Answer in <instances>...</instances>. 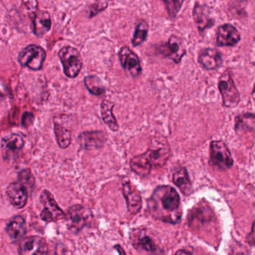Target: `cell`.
<instances>
[{
    "mask_svg": "<svg viewBox=\"0 0 255 255\" xmlns=\"http://www.w3.org/2000/svg\"><path fill=\"white\" fill-rule=\"evenodd\" d=\"M91 214L87 208L82 205H74L68 210V219L70 229L75 232H79L86 226Z\"/></svg>",
    "mask_w": 255,
    "mask_h": 255,
    "instance_id": "obj_12",
    "label": "cell"
},
{
    "mask_svg": "<svg viewBox=\"0 0 255 255\" xmlns=\"http://www.w3.org/2000/svg\"><path fill=\"white\" fill-rule=\"evenodd\" d=\"M247 241L250 245L255 246V221L253 224L251 233L247 237Z\"/></svg>",
    "mask_w": 255,
    "mask_h": 255,
    "instance_id": "obj_32",
    "label": "cell"
},
{
    "mask_svg": "<svg viewBox=\"0 0 255 255\" xmlns=\"http://www.w3.org/2000/svg\"><path fill=\"white\" fill-rule=\"evenodd\" d=\"M163 2L166 4L168 14H169L171 18L173 19V18L177 16L178 12H179L184 1H179V0H177V1H170V0L166 1V0H165V1H163Z\"/></svg>",
    "mask_w": 255,
    "mask_h": 255,
    "instance_id": "obj_28",
    "label": "cell"
},
{
    "mask_svg": "<svg viewBox=\"0 0 255 255\" xmlns=\"http://www.w3.org/2000/svg\"><path fill=\"white\" fill-rule=\"evenodd\" d=\"M193 18L199 31H203L206 28L214 25V19L208 12V7L205 5L196 3L193 9Z\"/></svg>",
    "mask_w": 255,
    "mask_h": 255,
    "instance_id": "obj_21",
    "label": "cell"
},
{
    "mask_svg": "<svg viewBox=\"0 0 255 255\" xmlns=\"http://www.w3.org/2000/svg\"><path fill=\"white\" fill-rule=\"evenodd\" d=\"M171 157V148L166 138L155 136L151 139L149 147L144 154L133 157L130 167L136 175L146 177L152 168L163 167Z\"/></svg>",
    "mask_w": 255,
    "mask_h": 255,
    "instance_id": "obj_2",
    "label": "cell"
},
{
    "mask_svg": "<svg viewBox=\"0 0 255 255\" xmlns=\"http://www.w3.org/2000/svg\"><path fill=\"white\" fill-rule=\"evenodd\" d=\"M40 203L44 209L40 214L42 220L46 223L56 222L66 218V214L57 205L52 195L47 190H44L40 195Z\"/></svg>",
    "mask_w": 255,
    "mask_h": 255,
    "instance_id": "obj_8",
    "label": "cell"
},
{
    "mask_svg": "<svg viewBox=\"0 0 255 255\" xmlns=\"http://www.w3.org/2000/svg\"><path fill=\"white\" fill-rule=\"evenodd\" d=\"M107 1H96L94 4H91L90 6V17H93V16H96L97 13L103 11V10H106L108 7Z\"/></svg>",
    "mask_w": 255,
    "mask_h": 255,
    "instance_id": "obj_29",
    "label": "cell"
},
{
    "mask_svg": "<svg viewBox=\"0 0 255 255\" xmlns=\"http://www.w3.org/2000/svg\"><path fill=\"white\" fill-rule=\"evenodd\" d=\"M241 40V34L234 25L225 24L219 27L217 33L218 46H235Z\"/></svg>",
    "mask_w": 255,
    "mask_h": 255,
    "instance_id": "obj_16",
    "label": "cell"
},
{
    "mask_svg": "<svg viewBox=\"0 0 255 255\" xmlns=\"http://www.w3.org/2000/svg\"><path fill=\"white\" fill-rule=\"evenodd\" d=\"M148 24L145 19H139L136 23L133 33V38L131 40L133 46H138L142 44L146 40L148 35Z\"/></svg>",
    "mask_w": 255,
    "mask_h": 255,
    "instance_id": "obj_25",
    "label": "cell"
},
{
    "mask_svg": "<svg viewBox=\"0 0 255 255\" xmlns=\"http://www.w3.org/2000/svg\"><path fill=\"white\" fill-rule=\"evenodd\" d=\"M159 52L166 58L178 64L187 52L184 40L178 36L172 34L167 42L160 45L157 48Z\"/></svg>",
    "mask_w": 255,
    "mask_h": 255,
    "instance_id": "obj_7",
    "label": "cell"
},
{
    "mask_svg": "<svg viewBox=\"0 0 255 255\" xmlns=\"http://www.w3.org/2000/svg\"><path fill=\"white\" fill-rule=\"evenodd\" d=\"M19 182L23 184L24 186H30L34 184V178L31 175V172L28 169L22 170L19 175Z\"/></svg>",
    "mask_w": 255,
    "mask_h": 255,
    "instance_id": "obj_30",
    "label": "cell"
},
{
    "mask_svg": "<svg viewBox=\"0 0 255 255\" xmlns=\"http://www.w3.org/2000/svg\"><path fill=\"white\" fill-rule=\"evenodd\" d=\"M52 26L51 16L47 11L39 10L34 13L32 19L33 32L37 37H43Z\"/></svg>",
    "mask_w": 255,
    "mask_h": 255,
    "instance_id": "obj_19",
    "label": "cell"
},
{
    "mask_svg": "<svg viewBox=\"0 0 255 255\" xmlns=\"http://www.w3.org/2000/svg\"><path fill=\"white\" fill-rule=\"evenodd\" d=\"M253 98H254L255 100V87H254V89H253Z\"/></svg>",
    "mask_w": 255,
    "mask_h": 255,
    "instance_id": "obj_35",
    "label": "cell"
},
{
    "mask_svg": "<svg viewBox=\"0 0 255 255\" xmlns=\"http://www.w3.org/2000/svg\"><path fill=\"white\" fill-rule=\"evenodd\" d=\"M199 64L206 70H215L223 64L221 53L217 49L206 48L201 50L199 55Z\"/></svg>",
    "mask_w": 255,
    "mask_h": 255,
    "instance_id": "obj_18",
    "label": "cell"
},
{
    "mask_svg": "<svg viewBox=\"0 0 255 255\" xmlns=\"http://www.w3.org/2000/svg\"><path fill=\"white\" fill-rule=\"evenodd\" d=\"M24 145V139L17 133H13L1 139V148L4 160H8L16 155Z\"/></svg>",
    "mask_w": 255,
    "mask_h": 255,
    "instance_id": "obj_17",
    "label": "cell"
},
{
    "mask_svg": "<svg viewBox=\"0 0 255 255\" xmlns=\"http://www.w3.org/2000/svg\"><path fill=\"white\" fill-rule=\"evenodd\" d=\"M148 210L156 220L169 224H178L182 217L181 199L173 187L159 186L148 201Z\"/></svg>",
    "mask_w": 255,
    "mask_h": 255,
    "instance_id": "obj_1",
    "label": "cell"
},
{
    "mask_svg": "<svg viewBox=\"0 0 255 255\" xmlns=\"http://www.w3.org/2000/svg\"><path fill=\"white\" fill-rule=\"evenodd\" d=\"M115 250H117V251H118V254H119V255H127V254H126L125 251H124V249H123L122 247H121V246H115Z\"/></svg>",
    "mask_w": 255,
    "mask_h": 255,
    "instance_id": "obj_33",
    "label": "cell"
},
{
    "mask_svg": "<svg viewBox=\"0 0 255 255\" xmlns=\"http://www.w3.org/2000/svg\"><path fill=\"white\" fill-rule=\"evenodd\" d=\"M123 193L127 202L129 214L136 215L142 208V198L140 193L129 181L123 184Z\"/></svg>",
    "mask_w": 255,
    "mask_h": 255,
    "instance_id": "obj_14",
    "label": "cell"
},
{
    "mask_svg": "<svg viewBox=\"0 0 255 255\" xmlns=\"http://www.w3.org/2000/svg\"><path fill=\"white\" fill-rule=\"evenodd\" d=\"M54 130L57 142L60 148L63 149L68 148L71 143V131L55 121L54 122Z\"/></svg>",
    "mask_w": 255,
    "mask_h": 255,
    "instance_id": "obj_24",
    "label": "cell"
},
{
    "mask_svg": "<svg viewBox=\"0 0 255 255\" xmlns=\"http://www.w3.org/2000/svg\"><path fill=\"white\" fill-rule=\"evenodd\" d=\"M172 181L174 184L180 189L184 196H190L193 193L191 181L185 168H180L174 173Z\"/></svg>",
    "mask_w": 255,
    "mask_h": 255,
    "instance_id": "obj_23",
    "label": "cell"
},
{
    "mask_svg": "<svg viewBox=\"0 0 255 255\" xmlns=\"http://www.w3.org/2000/svg\"><path fill=\"white\" fill-rule=\"evenodd\" d=\"M34 116L31 112H25V113L22 115V121H21V124L22 126L25 128H28L31 124L34 123Z\"/></svg>",
    "mask_w": 255,
    "mask_h": 255,
    "instance_id": "obj_31",
    "label": "cell"
},
{
    "mask_svg": "<svg viewBox=\"0 0 255 255\" xmlns=\"http://www.w3.org/2000/svg\"><path fill=\"white\" fill-rule=\"evenodd\" d=\"M130 240L132 245L136 250H142L151 253H156L158 250L154 240L147 234L145 230L138 229L132 231Z\"/></svg>",
    "mask_w": 255,
    "mask_h": 255,
    "instance_id": "obj_13",
    "label": "cell"
},
{
    "mask_svg": "<svg viewBox=\"0 0 255 255\" xmlns=\"http://www.w3.org/2000/svg\"><path fill=\"white\" fill-rule=\"evenodd\" d=\"M64 68V73L67 77L76 78L82 68V55L76 48L64 46L58 52Z\"/></svg>",
    "mask_w": 255,
    "mask_h": 255,
    "instance_id": "obj_3",
    "label": "cell"
},
{
    "mask_svg": "<svg viewBox=\"0 0 255 255\" xmlns=\"http://www.w3.org/2000/svg\"><path fill=\"white\" fill-rule=\"evenodd\" d=\"M250 115H241L238 117L236 120V130L237 132L251 131V130H255V122L250 123L248 124L249 119H250Z\"/></svg>",
    "mask_w": 255,
    "mask_h": 255,
    "instance_id": "obj_27",
    "label": "cell"
},
{
    "mask_svg": "<svg viewBox=\"0 0 255 255\" xmlns=\"http://www.w3.org/2000/svg\"><path fill=\"white\" fill-rule=\"evenodd\" d=\"M118 56L121 65L131 77L136 78L141 74L142 67L139 57L128 46H123Z\"/></svg>",
    "mask_w": 255,
    "mask_h": 255,
    "instance_id": "obj_10",
    "label": "cell"
},
{
    "mask_svg": "<svg viewBox=\"0 0 255 255\" xmlns=\"http://www.w3.org/2000/svg\"><path fill=\"white\" fill-rule=\"evenodd\" d=\"M210 155L211 163L221 170H227L233 166L232 154L223 141H213L211 142Z\"/></svg>",
    "mask_w": 255,
    "mask_h": 255,
    "instance_id": "obj_6",
    "label": "cell"
},
{
    "mask_svg": "<svg viewBox=\"0 0 255 255\" xmlns=\"http://www.w3.org/2000/svg\"><path fill=\"white\" fill-rule=\"evenodd\" d=\"M108 136L103 131H85L79 135L78 141L84 149H99L103 148L107 141Z\"/></svg>",
    "mask_w": 255,
    "mask_h": 255,
    "instance_id": "obj_11",
    "label": "cell"
},
{
    "mask_svg": "<svg viewBox=\"0 0 255 255\" xmlns=\"http://www.w3.org/2000/svg\"><path fill=\"white\" fill-rule=\"evenodd\" d=\"M175 255H192V253L185 250H180L175 253Z\"/></svg>",
    "mask_w": 255,
    "mask_h": 255,
    "instance_id": "obj_34",
    "label": "cell"
},
{
    "mask_svg": "<svg viewBox=\"0 0 255 255\" xmlns=\"http://www.w3.org/2000/svg\"><path fill=\"white\" fill-rule=\"evenodd\" d=\"M46 51L41 46L31 44L24 48L18 55V61L22 67L39 70L46 59Z\"/></svg>",
    "mask_w": 255,
    "mask_h": 255,
    "instance_id": "obj_4",
    "label": "cell"
},
{
    "mask_svg": "<svg viewBox=\"0 0 255 255\" xmlns=\"http://www.w3.org/2000/svg\"><path fill=\"white\" fill-rule=\"evenodd\" d=\"M219 88L223 97L224 106L229 108L236 107L241 100V95L230 72L225 71L220 76Z\"/></svg>",
    "mask_w": 255,
    "mask_h": 255,
    "instance_id": "obj_5",
    "label": "cell"
},
{
    "mask_svg": "<svg viewBox=\"0 0 255 255\" xmlns=\"http://www.w3.org/2000/svg\"><path fill=\"white\" fill-rule=\"evenodd\" d=\"M115 104L110 100H104L101 103V115L105 124L113 132L119 130V124L113 113Z\"/></svg>",
    "mask_w": 255,
    "mask_h": 255,
    "instance_id": "obj_22",
    "label": "cell"
},
{
    "mask_svg": "<svg viewBox=\"0 0 255 255\" xmlns=\"http://www.w3.org/2000/svg\"><path fill=\"white\" fill-rule=\"evenodd\" d=\"M6 232L13 242L20 241L26 233V223L25 219L20 216H16L12 219L6 228Z\"/></svg>",
    "mask_w": 255,
    "mask_h": 255,
    "instance_id": "obj_20",
    "label": "cell"
},
{
    "mask_svg": "<svg viewBox=\"0 0 255 255\" xmlns=\"http://www.w3.org/2000/svg\"><path fill=\"white\" fill-rule=\"evenodd\" d=\"M19 255H48L49 247L43 238L31 236L24 238L19 247Z\"/></svg>",
    "mask_w": 255,
    "mask_h": 255,
    "instance_id": "obj_9",
    "label": "cell"
},
{
    "mask_svg": "<svg viewBox=\"0 0 255 255\" xmlns=\"http://www.w3.org/2000/svg\"><path fill=\"white\" fill-rule=\"evenodd\" d=\"M6 193L10 203L15 208L21 209L26 205L28 197V190L20 182L11 183L7 187Z\"/></svg>",
    "mask_w": 255,
    "mask_h": 255,
    "instance_id": "obj_15",
    "label": "cell"
},
{
    "mask_svg": "<svg viewBox=\"0 0 255 255\" xmlns=\"http://www.w3.org/2000/svg\"><path fill=\"white\" fill-rule=\"evenodd\" d=\"M84 83L90 93L95 96H101L106 92V88L101 79L97 76H88L85 77Z\"/></svg>",
    "mask_w": 255,
    "mask_h": 255,
    "instance_id": "obj_26",
    "label": "cell"
}]
</instances>
